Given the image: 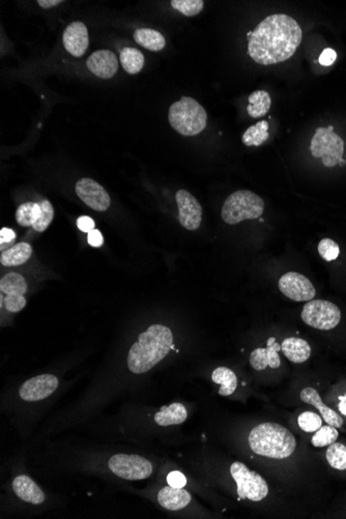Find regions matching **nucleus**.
Returning a JSON list of instances; mask_svg holds the SVG:
<instances>
[{"instance_id": "6ab92c4d", "label": "nucleus", "mask_w": 346, "mask_h": 519, "mask_svg": "<svg viewBox=\"0 0 346 519\" xmlns=\"http://www.w3.org/2000/svg\"><path fill=\"white\" fill-rule=\"evenodd\" d=\"M13 489L18 498L29 504L40 505L45 500L42 489L27 476L16 477L13 481Z\"/></svg>"}, {"instance_id": "ea45409f", "label": "nucleus", "mask_w": 346, "mask_h": 519, "mask_svg": "<svg viewBox=\"0 0 346 519\" xmlns=\"http://www.w3.org/2000/svg\"><path fill=\"white\" fill-rule=\"evenodd\" d=\"M88 242L92 247H102L104 243V238L102 236L101 231H98V229H93V231H90L88 234Z\"/></svg>"}, {"instance_id": "6e6552de", "label": "nucleus", "mask_w": 346, "mask_h": 519, "mask_svg": "<svg viewBox=\"0 0 346 519\" xmlns=\"http://www.w3.org/2000/svg\"><path fill=\"white\" fill-rule=\"evenodd\" d=\"M303 322L314 329L329 331L339 325L341 311L334 303L325 300H311L305 305L300 314Z\"/></svg>"}, {"instance_id": "f704fd0d", "label": "nucleus", "mask_w": 346, "mask_h": 519, "mask_svg": "<svg viewBox=\"0 0 346 519\" xmlns=\"http://www.w3.org/2000/svg\"><path fill=\"white\" fill-rule=\"evenodd\" d=\"M318 253L325 261H333L338 258L340 254V248L338 243L334 242L331 238H323L318 243Z\"/></svg>"}, {"instance_id": "c9c22d12", "label": "nucleus", "mask_w": 346, "mask_h": 519, "mask_svg": "<svg viewBox=\"0 0 346 519\" xmlns=\"http://www.w3.org/2000/svg\"><path fill=\"white\" fill-rule=\"evenodd\" d=\"M167 482L170 486L175 487V488H183L187 484V479L183 473L179 471H174L167 476Z\"/></svg>"}, {"instance_id": "20e7f679", "label": "nucleus", "mask_w": 346, "mask_h": 519, "mask_svg": "<svg viewBox=\"0 0 346 519\" xmlns=\"http://www.w3.org/2000/svg\"><path fill=\"white\" fill-rule=\"evenodd\" d=\"M168 120L181 135L195 136L206 129L208 115L196 100L183 97L170 106Z\"/></svg>"}, {"instance_id": "f03ea898", "label": "nucleus", "mask_w": 346, "mask_h": 519, "mask_svg": "<svg viewBox=\"0 0 346 519\" xmlns=\"http://www.w3.org/2000/svg\"><path fill=\"white\" fill-rule=\"evenodd\" d=\"M173 348L172 330L165 325H152L139 335L138 340L130 348L127 368L135 374H142L160 363Z\"/></svg>"}, {"instance_id": "5701e85b", "label": "nucleus", "mask_w": 346, "mask_h": 519, "mask_svg": "<svg viewBox=\"0 0 346 519\" xmlns=\"http://www.w3.org/2000/svg\"><path fill=\"white\" fill-rule=\"evenodd\" d=\"M31 255L33 247L28 243H18L1 252L0 263L9 268L21 266L31 258Z\"/></svg>"}, {"instance_id": "7ed1b4c3", "label": "nucleus", "mask_w": 346, "mask_h": 519, "mask_svg": "<svg viewBox=\"0 0 346 519\" xmlns=\"http://www.w3.org/2000/svg\"><path fill=\"white\" fill-rule=\"evenodd\" d=\"M249 446L255 454L273 459H285L295 452V436L277 423L257 425L249 434Z\"/></svg>"}, {"instance_id": "412c9836", "label": "nucleus", "mask_w": 346, "mask_h": 519, "mask_svg": "<svg viewBox=\"0 0 346 519\" xmlns=\"http://www.w3.org/2000/svg\"><path fill=\"white\" fill-rule=\"evenodd\" d=\"M281 352L289 361L295 364L304 363L311 356V347L309 343L304 339L297 337L284 339L281 345Z\"/></svg>"}, {"instance_id": "4be33fe9", "label": "nucleus", "mask_w": 346, "mask_h": 519, "mask_svg": "<svg viewBox=\"0 0 346 519\" xmlns=\"http://www.w3.org/2000/svg\"><path fill=\"white\" fill-rule=\"evenodd\" d=\"M188 418V411L184 404L179 402L163 407L159 413L154 416V421L159 426H172V425L182 424Z\"/></svg>"}, {"instance_id": "37998d69", "label": "nucleus", "mask_w": 346, "mask_h": 519, "mask_svg": "<svg viewBox=\"0 0 346 519\" xmlns=\"http://www.w3.org/2000/svg\"><path fill=\"white\" fill-rule=\"evenodd\" d=\"M345 163H346V161L345 160V159L342 158V159H341L340 161H339L338 165L342 166V167H343V166L345 165Z\"/></svg>"}, {"instance_id": "c85d7f7f", "label": "nucleus", "mask_w": 346, "mask_h": 519, "mask_svg": "<svg viewBox=\"0 0 346 519\" xmlns=\"http://www.w3.org/2000/svg\"><path fill=\"white\" fill-rule=\"evenodd\" d=\"M40 211L41 209L38 202H25L16 211V221L21 226L33 227L40 216Z\"/></svg>"}, {"instance_id": "f8f14e48", "label": "nucleus", "mask_w": 346, "mask_h": 519, "mask_svg": "<svg viewBox=\"0 0 346 519\" xmlns=\"http://www.w3.org/2000/svg\"><path fill=\"white\" fill-rule=\"evenodd\" d=\"M76 194L82 201L90 206L93 211H105L109 209L111 204L110 196L103 188V186L98 184L88 177L79 179L75 186Z\"/></svg>"}, {"instance_id": "4468645a", "label": "nucleus", "mask_w": 346, "mask_h": 519, "mask_svg": "<svg viewBox=\"0 0 346 519\" xmlns=\"http://www.w3.org/2000/svg\"><path fill=\"white\" fill-rule=\"evenodd\" d=\"M58 387V379L56 375H38L20 387L19 395L24 402H40L56 392Z\"/></svg>"}, {"instance_id": "c756f323", "label": "nucleus", "mask_w": 346, "mask_h": 519, "mask_svg": "<svg viewBox=\"0 0 346 519\" xmlns=\"http://www.w3.org/2000/svg\"><path fill=\"white\" fill-rule=\"evenodd\" d=\"M327 461L335 470H346V447L343 444L335 443L329 446L327 450Z\"/></svg>"}, {"instance_id": "0eeeda50", "label": "nucleus", "mask_w": 346, "mask_h": 519, "mask_svg": "<svg viewBox=\"0 0 346 519\" xmlns=\"http://www.w3.org/2000/svg\"><path fill=\"white\" fill-rule=\"evenodd\" d=\"M232 478L236 483V493L241 500L261 502L268 496V486L259 473L250 471L242 462H234L231 466Z\"/></svg>"}, {"instance_id": "b1692460", "label": "nucleus", "mask_w": 346, "mask_h": 519, "mask_svg": "<svg viewBox=\"0 0 346 519\" xmlns=\"http://www.w3.org/2000/svg\"><path fill=\"white\" fill-rule=\"evenodd\" d=\"M134 40L140 46L154 52L161 51L166 45L164 36L158 31L150 28L137 29L134 33Z\"/></svg>"}, {"instance_id": "72a5a7b5", "label": "nucleus", "mask_w": 346, "mask_h": 519, "mask_svg": "<svg viewBox=\"0 0 346 519\" xmlns=\"http://www.w3.org/2000/svg\"><path fill=\"white\" fill-rule=\"evenodd\" d=\"M300 429L306 432H316L323 426L322 416L313 411H304L298 418Z\"/></svg>"}, {"instance_id": "e433bc0d", "label": "nucleus", "mask_w": 346, "mask_h": 519, "mask_svg": "<svg viewBox=\"0 0 346 519\" xmlns=\"http://www.w3.org/2000/svg\"><path fill=\"white\" fill-rule=\"evenodd\" d=\"M336 51H335L334 49H332V48H327V49L323 50V53L320 54V61H320V65H323V67H330V65H333L335 61H336Z\"/></svg>"}, {"instance_id": "bb28decb", "label": "nucleus", "mask_w": 346, "mask_h": 519, "mask_svg": "<svg viewBox=\"0 0 346 519\" xmlns=\"http://www.w3.org/2000/svg\"><path fill=\"white\" fill-rule=\"evenodd\" d=\"M120 63L129 74H137L145 65V56L136 48L127 47L120 51Z\"/></svg>"}, {"instance_id": "a211bd4d", "label": "nucleus", "mask_w": 346, "mask_h": 519, "mask_svg": "<svg viewBox=\"0 0 346 519\" xmlns=\"http://www.w3.org/2000/svg\"><path fill=\"white\" fill-rule=\"evenodd\" d=\"M300 400L305 404L313 405L322 414V418L327 425L336 428L342 427L343 419L338 415V413L327 407L323 404L322 397L315 389L308 387L300 392Z\"/></svg>"}, {"instance_id": "2f4dec72", "label": "nucleus", "mask_w": 346, "mask_h": 519, "mask_svg": "<svg viewBox=\"0 0 346 519\" xmlns=\"http://www.w3.org/2000/svg\"><path fill=\"white\" fill-rule=\"evenodd\" d=\"M40 206L41 211L38 220L33 225V229L36 231L43 232L46 231L49 225L51 224L54 218V209L51 202L47 199H43L42 201L38 202Z\"/></svg>"}, {"instance_id": "f257e3e1", "label": "nucleus", "mask_w": 346, "mask_h": 519, "mask_svg": "<svg viewBox=\"0 0 346 519\" xmlns=\"http://www.w3.org/2000/svg\"><path fill=\"white\" fill-rule=\"evenodd\" d=\"M302 38L297 20L285 14H275L255 27L248 40V53L259 65H276L295 53Z\"/></svg>"}, {"instance_id": "ddd939ff", "label": "nucleus", "mask_w": 346, "mask_h": 519, "mask_svg": "<svg viewBox=\"0 0 346 519\" xmlns=\"http://www.w3.org/2000/svg\"><path fill=\"white\" fill-rule=\"evenodd\" d=\"M179 220L182 226L188 231H197L202 221V208L196 198L186 190L177 191L175 195Z\"/></svg>"}, {"instance_id": "a19ab883", "label": "nucleus", "mask_w": 346, "mask_h": 519, "mask_svg": "<svg viewBox=\"0 0 346 519\" xmlns=\"http://www.w3.org/2000/svg\"><path fill=\"white\" fill-rule=\"evenodd\" d=\"M63 0H38V6H42L44 9L53 8V6H58L59 4H63Z\"/></svg>"}, {"instance_id": "7c9ffc66", "label": "nucleus", "mask_w": 346, "mask_h": 519, "mask_svg": "<svg viewBox=\"0 0 346 519\" xmlns=\"http://www.w3.org/2000/svg\"><path fill=\"white\" fill-rule=\"evenodd\" d=\"M339 432L336 427L327 425V426H322L314 434L311 439L312 445L316 448L327 447L332 445L338 439Z\"/></svg>"}, {"instance_id": "423d86ee", "label": "nucleus", "mask_w": 346, "mask_h": 519, "mask_svg": "<svg viewBox=\"0 0 346 519\" xmlns=\"http://www.w3.org/2000/svg\"><path fill=\"white\" fill-rule=\"evenodd\" d=\"M345 140L335 133L334 127H318L311 140L310 150L314 158H322L325 167H334L345 154Z\"/></svg>"}, {"instance_id": "4c0bfd02", "label": "nucleus", "mask_w": 346, "mask_h": 519, "mask_svg": "<svg viewBox=\"0 0 346 519\" xmlns=\"http://www.w3.org/2000/svg\"><path fill=\"white\" fill-rule=\"evenodd\" d=\"M16 234L11 229L8 227H4L0 231V245H1V250L4 249V246H11L15 242Z\"/></svg>"}, {"instance_id": "f3484780", "label": "nucleus", "mask_w": 346, "mask_h": 519, "mask_svg": "<svg viewBox=\"0 0 346 519\" xmlns=\"http://www.w3.org/2000/svg\"><path fill=\"white\" fill-rule=\"evenodd\" d=\"M88 70L102 79L112 78L118 70V61L115 54L109 50L93 52L86 61Z\"/></svg>"}, {"instance_id": "aec40b11", "label": "nucleus", "mask_w": 346, "mask_h": 519, "mask_svg": "<svg viewBox=\"0 0 346 519\" xmlns=\"http://www.w3.org/2000/svg\"><path fill=\"white\" fill-rule=\"evenodd\" d=\"M158 502L164 509L177 511L190 504L191 496L185 489L175 488L169 485L159 491Z\"/></svg>"}, {"instance_id": "2eb2a0df", "label": "nucleus", "mask_w": 346, "mask_h": 519, "mask_svg": "<svg viewBox=\"0 0 346 519\" xmlns=\"http://www.w3.org/2000/svg\"><path fill=\"white\" fill-rule=\"evenodd\" d=\"M63 41L70 56L81 58L90 45L88 28L82 22H73L63 31Z\"/></svg>"}, {"instance_id": "58836bf2", "label": "nucleus", "mask_w": 346, "mask_h": 519, "mask_svg": "<svg viewBox=\"0 0 346 519\" xmlns=\"http://www.w3.org/2000/svg\"><path fill=\"white\" fill-rule=\"evenodd\" d=\"M77 227H78L82 232L90 234V231L95 229V221H93L92 218L88 217V216H82V217H79L78 219H77Z\"/></svg>"}, {"instance_id": "dca6fc26", "label": "nucleus", "mask_w": 346, "mask_h": 519, "mask_svg": "<svg viewBox=\"0 0 346 519\" xmlns=\"http://www.w3.org/2000/svg\"><path fill=\"white\" fill-rule=\"evenodd\" d=\"M281 350V345L277 342L276 338L270 337L268 340V345L266 348H256L250 355V364L255 370L261 371L271 367L272 369H277L281 365L279 352Z\"/></svg>"}, {"instance_id": "473e14b6", "label": "nucleus", "mask_w": 346, "mask_h": 519, "mask_svg": "<svg viewBox=\"0 0 346 519\" xmlns=\"http://www.w3.org/2000/svg\"><path fill=\"white\" fill-rule=\"evenodd\" d=\"M170 4L174 10L187 17L198 15L204 6V2L202 0H172Z\"/></svg>"}, {"instance_id": "cd10ccee", "label": "nucleus", "mask_w": 346, "mask_h": 519, "mask_svg": "<svg viewBox=\"0 0 346 519\" xmlns=\"http://www.w3.org/2000/svg\"><path fill=\"white\" fill-rule=\"evenodd\" d=\"M268 137H270L268 122L266 120H261L254 126L248 127L247 131L243 133L242 141L247 147H259L263 145Z\"/></svg>"}, {"instance_id": "393cba45", "label": "nucleus", "mask_w": 346, "mask_h": 519, "mask_svg": "<svg viewBox=\"0 0 346 519\" xmlns=\"http://www.w3.org/2000/svg\"><path fill=\"white\" fill-rule=\"evenodd\" d=\"M248 115L253 118H259L265 116L270 110L272 100L270 95L265 90H256L252 93L248 98Z\"/></svg>"}, {"instance_id": "9d476101", "label": "nucleus", "mask_w": 346, "mask_h": 519, "mask_svg": "<svg viewBox=\"0 0 346 519\" xmlns=\"http://www.w3.org/2000/svg\"><path fill=\"white\" fill-rule=\"evenodd\" d=\"M1 306L11 313L23 310L26 306L24 295L27 291L25 278L18 273H9L0 280Z\"/></svg>"}, {"instance_id": "79ce46f5", "label": "nucleus", "mask_w": 346, "mask_h": 519, "mask_svg": "<svg viewBox=\"0 0 346 519\" xmlns=\"http://www.w3.org/2000/svg\"><path fill=\"white\" fill-rule=\"evenodd\" d=\"M339 411L342 414L343 416H346V394L345 395L340 396L339 397Z\"/></svg>"}, {"instance_id": "a878e982", "label": "nucleus", "mask_w": 346, "mask_h": 519, "mask_svg": "<svg viewBox=\"0 0 346 519\" xmlns=\"http://www.w3.org/2000/svg\"><path fill=\"white\" fill-rule=\"evenodd\" d=\"M211 379L216 384H220L219 394L221 396H229L238 387V377L234 371L226 367H219L214 370Z\"/></svg>"}, {"instance_id": "39448f33", "label": "nucleus", "mask_w": 346, "mask_h": 519, "mask_svg": "<svg viewBox=\"0 0 346 519\" xmlns=\"http://www.w3.org/2000/svg\"><path fill=\"white\" fill-rule=\"evenodd\" d=\"M265 211L263 198L248 190L232 193L225 200L221 216L229 225L238 224L245 220H255L261 217Z\"/></svg>"}, {"instance_id": "1a4fd4ad", "label": "nucleus", "mask_w": 346, "mask_h": 519, "mask_svg": "<svg viewBox=\"0 0 346 519\" xmlns=\"http://www.w3.org/2000/svg\"><path fill=\"white\" fill-rule=\"evenodd\" d=\"M108 466L115 475L130 481L147 479L152 473V462L138 455L116 454L109 459Z\"/></svg>"}, {"instance_id": "9b49d317", "label": "nucleus", "mask_w": 346, "mask_h": 519, "mask_svg": "<svg viewBox=\"0 0 346 519\" xmlns=\"http://www.w3.org/2000/svg\"><path fill=\"white\" fill-rule=\"evenodd\" d=\"M279 289L285 297L295 302H309L316 295L310 280L297 272H288L280 278Z\"/></svg>"}]
</instances>
